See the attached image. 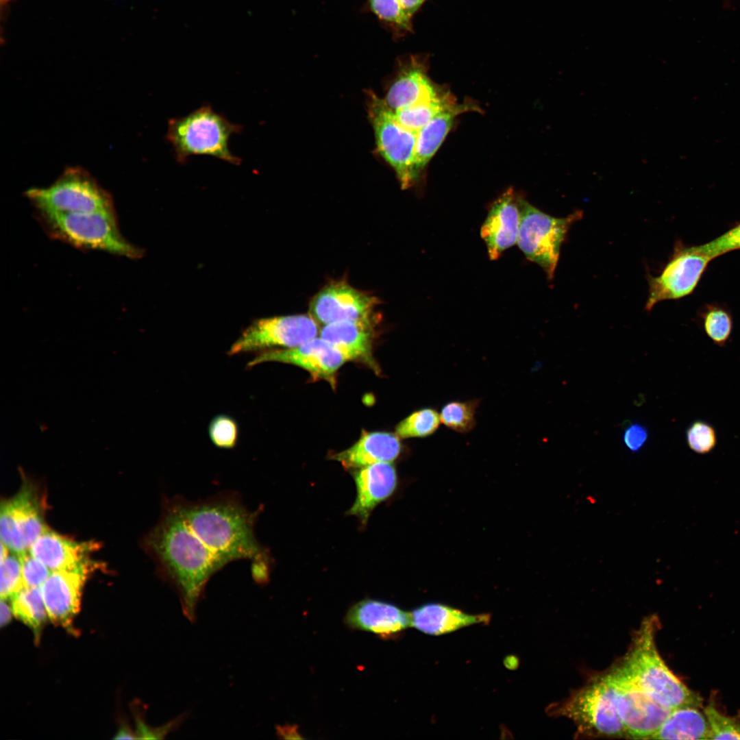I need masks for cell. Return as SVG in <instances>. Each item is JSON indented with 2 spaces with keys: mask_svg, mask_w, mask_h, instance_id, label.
Returning <instances> with one entry per match:
<instances>
[{
  "mask_svg": "<svg viewBox=\"0 0 740 740\" xmlns=\"http://www.w3.org/2000/svg\"><path fill=\"white\" fill-rule=\"evenodd\" d=\"M145 544L160 577L174 589L191 622L210 578L224 567L185 523L172 497L164 498L159 522Z\"/></svg>",
  "mask_w": 740,
  "mask_h": 740,
  "instance_id": "obj_1",
  "label": "cell"
},
{
  "mask_svg": "<svg viewBox=\"0 0 740 740\" xmlns=\"http://www.w3.org/2000/svg\"><path fill=\"white\" fill-rule=\"evenodd\" d=\"M172 498L186 525L223 567L238 560L254 564L271 558L255 535L262 506L249 510L240 494L232 491L204 500Z\"/></svg>",
  "mask_w": 740,
  "mask_h": 740,
  "instance_id": "obj_2",
  "label": "cell"
},
{
  "mask_svg": "<svg viewBox=\"0 0 740 740\" xmlns=\"http://www.w3.org/2000/svg\"><path fill=\"white\" fill-rule=\"evenodd\" d=\"M658 625L654 615L644 619L621 660L639 686L658 703L671 709L681 706L699 708L702 698L674 675L657 650L655 635Z\"/></svg>",
  "mask_w": 740,
  "mask_h": 740,
  "instance_id": "obj_3",
  "label": "cell"
},
{
  "mask_svg": "<svg viewBox=\"0 0 740 740\" xmlns=\"http://www.w3.org/2000/svg\"><path fill=\"white\" fill-rule=\"evenodd\" d=\"M37 216L50 237L77 248L103 251L132 259L143 255V251L121 233L115 211H37Z\"/></svg>",
  "mask_w": 740,
  "mask_h": 740,
  "instance_id": "obj_4",
  "label": "cell"
},
{
  "mask_svg": "<svg viewBox=\"0 0 740 740\" xmlns=\"http://www.w3.org/2000/svg\"><path fill=\"white\" fill-rule=\"evenodd\" d=\"M242 130V125L231 123L206 104L186 116L171 119L165 138L180 164H185L190 156L207 155L239 165L242 160L232 153L228 144L230 136Z\"/></svg>",
  "mask_w": 740,
  "mask_h": 740,
  "instance_id": "obj_5",
  "label": "cell"
},
{
  "mask_svg": "<svg viewBox=\"0 0 740 740\" xmlns=\"http://www.w3.org/2000/svg\"><path fill=\"white\" fill-rule=\"evenodd\" d=\"M549 709L553 715L570 719L582 737L627 739L613 689L603 673Z\"/></svg>",
  "mask_w": 740,
  "mask_h": 740,
  "instance_id": "obj_6",
  "label": "cell"
},
{
  "mask_svg": "<svg viewBox=\"0 0 740 740\" xmlns=\"http://www.w3.org/2000/svg\"><path fill=\"white\" fill-rule=\"evenodd\" d=\"M521 221L517 245L526 258L540 266L552 280L559 260L560 247L567 234L576 221L582 218L580 210L566 217L550 216L523 197H518Z\"/></svg>",
  "mask_w": 740,
  "mask_h": 740,
  "instance_id": "obj_7",
  "label": "cell"
},
{
  "mask_svg": "<svg viewBox=\"0 0 740 740\" xmlns=\"http://www.w3.org/2000/svg\"><path fill=\"white\" fill-rule=\"evenodd\" d=\"M603 674L613 689L627 739H652L671 709L645 692L621 659Z\"/></svg>",
  "mask_w": 740,
  "mask_h": 740,
  "instance_id": "obj_8",
  "label": "cell"
},
{
  "mask_svg": "<svg viewBox=\"0 0 740 740\" xmlns=\"http://www.w3.org/2000/svg\"><path fill=\"white\" fill-rule=\"evenodd\" d=\"M26 194L37 211H114L110 195L82 170H68L50 186L31 188Z\"/></svg>",
  "mask_w": 740,
  "mask_h": 740,
  "instance_id": "obj_9",
  "label": "cell"
},
{
  "mask_svg": "<svg viewBox=\"0 0 740 740\" xmlns=\"http://www.w3.org/2000/svg\"><path fill=\"white\" fill-rule=\"evenodd\" d=\"M366 95L368 116L377 149L395 171L402 188L406 189L414 183L412 165L417 132L401 125L384 99L371 90H367Z\"/></svg>",
  "mask_w": 740,
  "mask_h": 740,
  "instance_id": "obj_10",
  "label": "cell"
},
{
  "mask_svg": "<svg viewBox=\"0 0 740 740\" xmlns=\"http://www.w3.org/2000/svg\"><path fill=\"white\" fill-rule=\"evenodd\" d=\"M319 332L317 321L311 315L259 319L243 331L227 354L233 356L274 347L293 348L316 338Z\"/></svg>",
  "mask_w": 740,
  "mask_h": 740,
  "instance_id": "obj_11",
  "label": "cell"
},
{
  "mask_svg": "<svg viewBox=\"0 0 740 740\" xmlns=\"http://www.w3.org/2000/svg\"><path fill=\"white\" fill-rule=\"evenodd\" d=\"M712 259L693 246H676L662 273L648 275V297L645 309L667 299H676L692 293Z\"/></svg>",
  "mask_w": 740,
  "mask_h": 740,
  "instance_id": "obj_12",
  "label": "cell"
},
{
  "mask_svg": "<svg viewBox=\"0 0 740 740\" xmlns=\"http://www.w3.org/2000/svg\"><path fill=\"white\" fill-rule=\"evenodd\" d=\"M47 529L37 496L29 486L1 504V542L12 552L21 555L28 552Z\"/></svg>",
  "mask_w": 740,
  "mask_h": 740,
  "instance_id": "obj_13",
  "label": "cell"
},
{
  "mask_svg": "<svg viewBox=\"0 0 740 740\" xmlns=\"http://www.w3.org/2000/svg\"><path fill=\"white\" fill-rule=\"evenodd\" d=\"M348 358L336 347L321 338H314L297 347L266 350L257 354L247 367L266 362H278L301 367L315 378L334 383V374Z\"/></svg>",
  "mask_w": 740,
  "mask_h": 740,
  "instance_id": "obj_14",
  "label": "cell"
},
{
  "mask_svg": "<svg viewBox=\"0 0 740 740\" xmlns=\"http://www.w3.org/2000/svg\"><path fill=\"white\" fill-rule=\"evenodd\" d=\"M91 565L87 559L73 567L53 571L40 587L48 617L55 624L65 628L72 626Z\"/></svg>",
  "mask_w": 740,
  "mask_h": 740,
  "instance_id": "obj_15",
  "label": "cell"
},
{
  "mask_svg": "<svg viewBox=\"0 0 740 740\" xmlns=\"http://www.w3.org/2000/svg\"><path fill=\"white\" fill-rule=\"evenodd\" d=\"M428 55L404 56L397 60L395 75L384 101L393 111L430 100L443 92L428 75Z\"/></svg>",
  "mask_w": 740,
  "mask_h": 740,
  "instance_id": "obj_16",
  "label": "cell"
},
{
  "mask_svg": "<svg viewBox=\"0 0 740 740\" xmlns=\"http://www.w3.org/2000/svg\"><path fill=\"white\" fill-rule=\"evenodd\" d=\"M376 304L374 297L359 291L345 283L329 285L312 299L311 316L319 323L326 325L349 321H370V315Z\"/></svg>",
  "mask_w": 740,
  "mask_h": 740,
  "instance_id": "obj_17",
  "label": "cell"
},
{
  "mask_svg": "<svg viewBox=\"0 0 740 740\" xmlns=\"http://www.w3.org/2000/svg\"><path fill=\"white\" fill-rule=\"evenodd\" d=\"M344 621L352 630L369 632L383 639H395L411 626L410 613L393 604L373 599L353 604Z\"/></svg>",
  "mask_w": 740,
  "mask_h": 740,
  "instance_id": "obj_18",
  "label": "cell"
},
{
  "mask_svg": "<svg viewBox=\"0 0 740 740\" xmlns=\"http://www.w3.org/2000/svg\"><path fill=\"white\" fill-rule=\"evenodd\" d=\"M520 221L518 197L508 188L494 201L480 229L490 260H497L517 243Z\"/></svg>",
  "mask_w": 740,
  "mask_h": 740,
  "instance_id": "obj_19",
  "label": "cell"
},
{
  "mask_svg": "<svg viewBox=\"0 0 740 740\" xmlns=\"http://www.w3.org/2000/svg\"><path fill=\"white\" fill-rule=\"evenodd\" d=\"M353 471L356 497L347 513L356 516L365 526L375 507L395 490L397 472L391 463H378Z\"/></svg>",
  "mask_w": 740,
  "mask_h": 740,
  "instance_id": "obj_20",
  "label": "cell"
},
{
  "mask_svg": "<svg viewBox=\"0 0 740 740\" xmlns=\"http://www.w3.org/2000/svg\"><path fill=\"white\" fill-rule=\"evenodd\" d=\"M402 451L396 434L386 432H364L350 447L335 454L332 458L347 469H357L378 463H391Z\"/></svg>",
  "mask_w": 740,
  "mask_h": 740,
  "instance_id": "obj_21",
  "label": "cell"
},
{
  "mask_svg": "<svg viewBox=\"0 0 740 740\" xmlns=\"http://www.w3.org/2000/svg\"><path fill=\"white\" fill-rule=\"evenodd\" d=\"M410 625L430 635H441L474 624H488L489 614L471 615L439 603H429L410 613Z\"/></svg>",
  "mask_w": 740,
  "mask_h": 740,
  "instance_id": "obj_22",
  "label": "cell"
},
{
  "mask_svg": "<svg viewBox=\"0 0 740 740\" xmlns=\"http://www.w3.org/2000/svg\"><path fill=\"white\" fill-rule=\"evenodd\" d=\"M320 338L341 351L349 360L373 364L370 321H349L324 325Z\"/></svg>",
  "mask_w": 740,
  "mask_h": 740,
  "instance_id": "obj_23",
  "label": "cell"
},
{
  "mask_svg": "<svg viewBox=\"0 0 740 740\" xmlns=\"http://www.w3.org/2000/svg\"><path fill=\"white\" fill-rule=\"evenodd\" d=\"M471 103H456L441 113L417 132L415 157L412 165L414 182L439 149L450 129L455 117L468 110H476Z\"/></svg>",
  "mask_w": 740,
  "mask_h": 740,
  "instance_id": "obj_24",
  "label": "cell"
},
{
  "mask_svg": "<svg viewBox=\"0 0 740 740\" xmlns=\"http://www.w3.org/2000/svg\"><path fill=\"white\" fill-rule=\"evenodd\" d=\"M92 548L79 543L49 529L32 545L29 552L51 571L73 567L86 560Z\"/></svg>",
  "mask_w": 740,
  "mask_h": 740,
  "instance_id": "obj_25",
  "label": "cell"
},
{
  "mask_svg": "<svg viewBox=\"0 0 740 740\" xmlns=\"http://www.w3.org/2000/svg\"><path fill=\"white\" fill-rule=\"evenodd\" d=\"M709 726L698 708L681 706L671 709L652 739H710Z\"/></svg>",
  "mask_w": 740,
  "mask_h": 740,
  "instance_id": "obj_26",
  "label": "cell"
},
{
  "mask_svg": "<svg viewBox=\"0 0 740 740\" xmlns=\"http://www.w3.org/2000/svg\"><path fill=\"white\" fill-rule=\"evenodd\" d=\"M10 600L14 616L34 631L38 641L48 616L40 587H23Z\"/></svg>",
  "mask_w": 740,
  "mask_h": 740,
  "instance_id": "obj_27",
  "label": "cell"
},
{
  "mask_svg": "<svg viewBox=\"0 0 740 740\" xmlns=\"http://www.w3.org/2000/svg\"><path fill=\"white\" fill-rule=\"evenodd\" d=\"M456 104L449 92L394 111L398 122L404 127L418 132L434 118Z\"/></svg>",
  "mask_w": 740,
  "mask_h": 740,
  "instance_id": "obj_28",
  "label": "cell"
},
{
  "mask_svg": "<svg viewBox=\"0 0 740 740\" xmlns=\"http://www.w3.org/2000/svg\"><path fill=\"white\" fill-rule=\"evenodd\" d=\"M480 402L474 399L447 402L439 412L441 423L456 432H469L476 425V414Z\"/></svg>",
  "mask_w": 740,
  "mask_h": 740,
  "instance_id": "obj_29",
  "label": "cell"
},
{
  "mask_svg": "<svg viewBox=\"0 0 740 740\" xmlns=\"http://www.w3.org/2000/svg\"><path fill=\"white\" fill-rule=\"evenodd\" d=\"M440 423L439 412L434 408L425 407L402 420L396 426L395 434L399 439L424 438L436 432Z\"/></svg>",
  "mask_w": 740,
  "mask_h": 740,
  "instance_id": "obj_30",
  "label": "cell"
},
{
  "mask_svg": "<svg viewBox=\"0 0 740 740\" xmlns=\"http://www.w3.org/2000/svg\"><path fill=\"white\" fill-rule=\"evenodd\" d=\"M368 7L390 28L395 38L412 32V18L405 13L398 0H368Z\"/></svg>",
  "mask_w": 740,
  "mask_h": 740,
  "instance_id": "obj_31",
  "label": "cell"
},
{
  "mask_svg": "<svg viewBox=\"0 0 740 740\" xmlns=\"http://www.w3.org/2000/svg\"><path fill=\"white\" fill-rule=\"evenodd\" d=\"M702 328L712 342L721 347L730 339L733 321L730 313L722 307L711 306L701 314Z\"/></svg>",
  "mask_w": 740,
  "mask_h": 740,
  "instance_id": "obj_32",
  "label": "cell"
},
{
  "mask_svg": "<svg viewBox=\"0 0 740 740\" xmlns=\"http://www.w3.org/2000/svg\"><path fill=\"white\" fill-rule=\"evenodd\" d=\"M685 437L689 449L699 454L711 452L717 443L715 427L702 419H696L689 424L685 432Z\"/></svg>",
  "mask_w": 740,
  "mask_h": 740,
  "instance_id": "obj_33",
  "label": "cell"
},
{
  "mask_svg": "<svg viewBox=\"0 0 740 740\" xmlns=\"http://www.w3.org/2000/svg\"><path fill=\"white\" fill-rule=\"evenodd\" d=\"M208 434L216 447L232 449L235 447L238 440V424L231 416L218 415L214 417L209 423Z\"/></svg>",
  "mask_w": 740,
  "mask_h": 740,
  "instance_id": "obj_34",
  "label": "cell"
},
{
  "mask_svg": "<svg viewBox=\"0 0 740 740\" xmlns=\"http://www.w3.org/2000/svg\"><path fill=\"white\" fill-rule=\"evenodd\" d=\"M10 551L1 560L0 595L5 600L23 587L21 556Z\"/></svg>",
  "mask_w": 740,
  "mask_h": 740,
  "instance_id": "obj_35",
  "label": "cell"
},
{
  "mask_svg": "<svg viewBox=\"0 0 740 740\" xmlns=\"http://www.w3.org/2000/svg\"><path fill=\"white\" fill-rule=\"evenodd\" d=\"M710 728V739H739L740 722L735 718L721 713L711 702L704 708Z\"/></svg>",
  "mask_w": 740,
  "mask_h": 740,
  "instance_id": "obj_36",
  "label": "cell"
},
{
  "mask_svg": "<svg viewBox=\"0 0 740 740\" xmlns=\"http://www.w3.org/2000/svg\"><path fill=\"white\" fill-rule=\"evenodd\" d=\"M693 247L712 260L728 252L740 249V223L710 242Z\"/></svg>",
  "mask_w": 740,
  "mask_h": 740,
  "instance_id": "obj_37",
  "label": "cell"
},
{
  "mask_svg": "<svg viewBox=\"0 0 740 740\" xmlns=\"http://www.w3.org/2000/svg\"><path fill=\"white\" fill-rule=\"evenodd\" d=\"M21 556L23 587H40L48 578L51 571L29 552Z\"/></svg>",
  "mask_w": 740,
  "mask_h": 740,
  "instance_id": "obj_38",
  "label": "cell"
},
{
  "mask_svg": "<svg viewBox=\"0 0 740 740\" xmlns=\"http://www.w3.org/2000/svg\"><path fill=\"white\" fill-rule=\"evenodd\" d=\"M189 713L184 712L175 718L158 728L147 726L142 719L137 720L138 739H164L169 733L179 728L188 718Z\"/></svg>",
  "mask_w": 740,
  "mask_h": 740,
  "instance_id": "obj_39",
  "label": "cell"
},
{
  "mask_svg": "<svg viewBox=\"0 0 740 740\" xmlns=\"http://www.w3.org/2000/svg\"><path fill=\"white\" fill-rule=\"evenodd\" d=\"M648 438L647 428L639 423H632L624 431L623 439L626 447L632 452L641 449Z\"/></svg>",
  "mask_w": 740,
  "mask_h": 740,
  "instance_id": "obj_40",
  "label": "cell"
},
{
  "mask_svg": "<svg viewBox=\"0 0 740 740\" xmlns=\"http://www.w3.org/2000/svg\"><path fill=\"white\" fill-rule=\"evenodd\" d=\"M276 734L279 738L283 739H301L303 737L299 732L298 727L296 725L286 724L284 726H276Z\"/></svg>",
  "mask_w": 740,
  "mask_h": 740,
  "instance_id": "obj_41",
  "label": "cell"
},
{
  "mask_svg": "<svg viewBox=\"0 0 740 740\" xmlns=\"http://www.w3.org/2000/svg\"><path fill=\"white\" fill-rule=\"evenodd\" d=\"M408 17L412 18L426 0H398Z\"/></svg>",
  "mask_w": 740,
  "mask_h": 740,
  "instance_id": "obj_42",
  "label": "cell"
},
{
  "mask_svg": "<svg viewBox=\"0 0 740 740\" xmlns=\"http://www.w3.org/2000/svg\"><path fill=\"white\" fill-rule=\"evenodd\" d=\"M12 609V607L8 605L5 599L1 598L0 603V625L3 626L8 624L11 620Z\"/></svg>",
  "mask_w": 740,
  "mask_h": 740,
  "instance_id": "obj_43",
  "label": "cell"
},
{
  "mask_svg": "<svg viewBox=\"0 0 740 740\" xmlns=\"http://www.w3.org/2000/svg\"><path fill=\"white\" fill-rule=\"evenodd\" d=\"M136 738H137L136 735H134L131 731V730H130L127 727L126 728L125 727L121 728L119 730V731L118 732V733L116 734V736L114 737V739H136Z\"/></svg>",
  "mask_w": 740,
  "mask_h": 740,
  "instance_id": "obj_44",
  "label": "cell"
}]
</instances>
